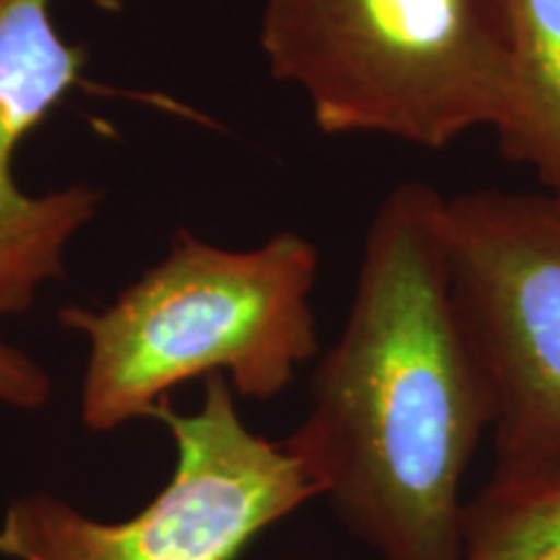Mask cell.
I'll use <instances>...</instances> for the list:
<instances>
[{
  "label": "cell",
  "mask_w": 560,
  "mask_h": 560,
  "mask_svg": "<svg viewBox=\"0 0 560 560\" xmlns=\"http://www.w3.org/2000/svg\"><path fill=\"white\" fill-rule=\"evenodd\" d=\"M490 395L454 310L444 195L397 185L369 223L350 312L283 441L382 560H459Z\"/></svg>",
  "instance_id": "obj_1"
},
{
  "label": "cell",
  "mask_w": 560,
  "mask_h": 560,
  "mask_svg": "<svg viewBox=\"0 0 560 560\" xmlns=\"http://www.w3.org/2000/svg\"><path fill=\"white\" fill-rule=\"evenodd\" d=\"M319 252L283 231L260 247L226 249L192 231L104 310L62 306L89 338L81 420L109 433L151 418L179 384L219 374L234 395L270 400L317 353L312 293Z\"/></svg>",
  "instance_id": "obj_2"
},
{
  "label": "cell",
  "mask_w": 560,
  "mask_h": 560,
  "mask_svg": "<svg viewBox=\"0 0 560 560\" xmlns=\"http://www.w3.org/2000/svg\"><path fill=\"white\" fill-rule=\"evenodd\" d=\"M260 47L327 136L444 149L509 104L506 0H265Z\"/></svg>",
  "instance_id": "obj_3"
},
{
  "label": "cell",
  "mask_w": 560,
  "mask_h": 560,
  "mask_svg": "<svg viewBox=\"0 0 560 560\" xmlns=\"http://www.w3.org/2000/svg\"><path fill=\"white\" fill-rule=\"evenodd\" d=\"M223 376L206 380L195 412L170 397L151 418L177 446L172 480L125 522H100L50 493L13 499L0 524V556L11 560H236L262 529L319 490L280 441L247 429Z\"/></svg>",
  "instance_id": "obj_4"
},
{
  "label": "cell",
  "mask_w": 560,
  "mask_h": 560,
  "mask_svg": "<svg viewBox=\"0 0 560 560\" xmlns=\"http://www.w3.org/2000/svg\"><path fill=\"white\" fill-rule=\"evenodd\" d=\"M444 240L490 395V475L560 470V210L542 192L444 195Z\"/></svg>",
  "instance_id": "obj_5"
},
{
  "label": "cell",
  "mask_w": 560,
  "mask_h": 560,
  "mask_svg": "<svg viewBox=\"0 0 560 560\" xmlns=\"http://www.w3.org/2000/svg\"><path fill=\"white\" fill-rule=\"evenodd\" d=\"M50 9L52 0H0V319L24 314L47 280L66 276L70 242L102 206V192L83 182L30 195L13 174L19 145L86 60L60 37Z\"/></svg>",
  "instance_id": "obj_6"
},
{
  "label": "cell",
  "mask_w": 560,
  "mask_h": 560,
  "mask_svg": "<svg viewBox=\"0 0 560 560\" xmlns=\"http://www.w3.org/2000/svg\"><path fill=\"white\" fill-rule=\"evenodd\" d=\"M511 83L495 128L501 153L540 182L560 210V0H506Z\"/></svg>",
  "instance_id": "obj_7"
},
{
  "label": "cell",
  "mask_w": 560,
  "mask_h": 560,
  "mask_svg": "<svg viewBox=\"0 0 560 560\" xmlns=\"http://www.w3.org/2000/svg\"><path fill=\"white\" fill-rule=\"evenodd\" d=\"M459 560H560V470L490 475L467 501Z\"/></svg>",
  "instance_id": "obj_8"
},
{
  "label": "cell",
  "mask_w": 560,
  "mask_h": 560,
  "mask_svg": "<svg viewBox=\"0 0 560 560\" xmlns=\"http://www.w3.org/2000/svg\"><path fill=\"white\" fill-rule=\"evenodd\" d=\"M52 395L47 371L32 355L0 338V405L16 410L45 408Z\"/></svg>",
  "instance_id": "obj_9"
}]
</instances>
